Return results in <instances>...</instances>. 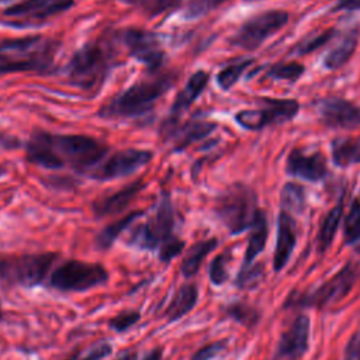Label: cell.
Wrapping results in <instances>:
<instances>
[{
  "instance_id": "3",
  "label": "cell",
  "mask_w": 360,
  "mask_h": 360,
  "mask_svg": "<svg viewBox=\"0 0 360 360\" xmlns=\"http://www.w3.org/2000/svg\"><path fill=\"white\" fill-rule=\"evenodd\" d=\"M259 211L256 194L243 184L231 186L215 204V214L231 233L250 229Z\"/></svg>"
},
{
  "instance_id": "8",
  "label": "cell",
  "mask_w": 360,
  "mask_h": 360,
  "mask_svg": "<svg viewBox=\"0 0 360 360\" xmlns=\"http://www.w3.org/2000/svg\"><path fill=\"white\" fill-rule=\"evenodd\" d=\"M288 21V14L283 10H270L248 20L231 38L235 46L246 51L259 48L269 37L280 31Z\"/></svg>"
},
{
  "instance_id": "18",
  "label": "cell",
  "mask_w": 360,
  "mask_h": 360,
  "mask_svg": "<svg viewBox=\"0 0 360 360\" xmlns=\"http://www.w3.org/2000/svg\"><path fill=\"white\" fill-rule=\"evenodd\" d=\"M142 188H143V181L136 180V181L125 186L124 188L97 200L93 204L94 215L98 218H103L107 215H114L117 212H121L125 207L129 205V202L135 198V195Z\"/></svg>"
},
{
  "instance_id": "16",
  "label": "cell",
  "mask_w": 360,
  "mask_h": 360,
  "mask_svg": "<svg viewBox=\"0 0 360 360\" xmlns=\"http://www.w3.org/2000/svg\"><path fill=\"white\" fill-rule=\"evenodd\" d=\"M73 0H24L6 8L4 14L8 17H24L42 20L72 7Z\"/></svg>"
},
{
  "instance_id": "6",
  "label": "cell",
  "mask_w": 360,
  "mask_h": 360,
  "mask_svg": "<svg viewBox=\"0 0 360 360\" xmlns=\"http://www.w3.org/2000/svg\"><path fill=\"white\" fill-rule=\"evenodd\" d=\"M51 142L62 165L79 170H93L107 153L103 143L86 135H51Z\"/></svg>"
},
{
  "instance_id": "36",
  "label": "cell",
  "mask_w": 360,
  "mask_h": 360,
  "mask_svg": "<svg viewBox=\"0 0 360 360\" xmlns=\"http://www.w3.org/2000/svg\"><path fill=\"white\" fill-rule=\"evenodd\" d=\"M111 352H112V346L108 342H98L90 346L89 349H86L84 352L76 350L65 360H103L104 357L110 356Z\"/></svg>"
},
{
  "instance_id": "47",
  "label": "cell",
  "mask_w": 360,
  "mask_h": 360,
  "mask_svg": "<svg viewBox=\"0 0 360 360\" xmlns=\"http://www.w3.org/2000/svg\"><path fill=\"white\" fill-rule=\"evenodd\" d=\"M138 353L135 350H124L114 360H136Z\"/></svg>"
},
{
  "instance_id": "30",
  "label": "cell",
  "mask_w": 360,
  "mask_h": 360,
  "mask_svg": "<svg viewBox=\"0 0 360 360\" xmlns=\"http://www.w3.org/2000/svg\"><path fill=\"white\" fill-rule=\"evenodd\" d=\"M224 312L228 318H232L233 321L245 325L246 328L256 325V322L259 321V312L245 302H232L225 307Z\"/></svg>"
},
{
  "instance_id": "41",
  "label": "cell",
  "mask_w": 360,
  "mask_h": 360,
  "mask_svg": "<svg viewBox=\"0 0 360 360\" xmlns=\"http://www.w3.org/2000/svg\"><path fill=\"white\" fill-rule=\"evenodd\" d=\"M183 249L184 242L177 236H172L159 248V259L163 263H169L172 259L179 256L183 252Z\"/></svg>"
},
{
  "instance_id": "32",
  "label": "cell",
  "mask_w": 360,
  "mask_h": 360,
  "mask_svg": "<svg viewBox=\"0 0 360 360\" xmlns=\"http://www.w3.org/2000/svg\"><path fill=\"white\" fill-rule=\"evenodd\" d=\"M335 35V30H325V31H321V32H316V34H312L307 38H304L302 41H300L295 46H294V53L297 55H305V53H309L321 46H323L332 37Z\"/></svg>"
},
{
  "instance_id": "52",
  "label": "cell",
  "mask_w": 360,
  "mask_h": 360,
  "mask_svg": "<svg viewBox=\"0 0 360 360\" xmlns=\"http://www.w3.org/2000/svg\"><path fill=\"white\" fill-rule=\"evenodd\" d=\"M357 252H359V253H360V246H359V249H357Z\"/></svg>"
},
{
  "instance_id": "14",
  "label": "cell",
  "mask_w": 360,
  "mask_h": 360,
  "mask_svg": "<svg viewBox=\"0 0 360 360\" xmlns=\"http://www.w3.org/2000/svg\"><path fill=\"white\" fill-rule=\"evenodd\" d=\"M124 39L129 48V52L149 68H156L162 63L163 52L152 32L143 30H128Z\"/></svg>"
},
{
  "instance_id": "29",
  "label": "cell",
  "mask_w": 360,
  "mask_h": 360,
  "mask_svg": "<svg viewBox=\"0 0 360 360\" xmlns=\"http://www.w3.org/2000/svg\"><path fill=\"white\" fill-rule=\"evenodd\" d=\"M305 205L304 188L297 183H287L281 190V207L288 214H301Z\"/></svg>"
},
{
  "instance_id": "25",
  "label": "cell",
  "mask_w": 360,
  "mask_h": 360,
  "mask_svg": "<svg viewBox=\"0 0 360 360\" xmlns=\"http://www.w3.org/2000/svg\"><path fill=\"white\" fill-rule=\"evenodd\" d=\"M332 159L338 166H349L360 163V139L359 138H336L332 142Z\"/></svg>"
},
{
  "instance_id": "49",
  "label": "cell",
  "mask_w": 360,
  "mask_h": 360,
  "mask_svg": "<svg viewBox=\"0 0 360 360\" xmlns=\"http://www.w3.org/2000/svg\"><path fill=\"white\" fill-rule=\"evenodd\" d=\"M124 3H127V4H132V3H136L138 0H122Z\"/></svg>"
},
{
  "instance_id": "17",
  "label": "cell",
  "mask_w": 360,
  "mask_h": 360,
  "mask_svg": "<svg viewBox=\"0 0 360 360\" xmlns=\"http://www.w3.org/2000/svg\"><path fill=\"white\" fill-rule=\"evenodd\" d=\"M297 243V228L292 217L281 211L278 215V226H277V240H276V250L273 266L276 271H280L287 262L295 248Z\"/></svg>"
},
{
  "instance_id": "15",
  "label": "cell",
  "mask_w": 360,
  "mask_h": 360,
  "mask_svg": "<svg viewBox=\"0 0 360 360\" xmlns=\"http://www.w3.org/2000/svg\"><path fill=\"white\" fill-rule=\"evenodd\" d=\"M285 169L291 176H297L308 181H319L328 172L325 158L321 153L305 155L297 149L291 150L288 155Z\"/></svg>"
},
{
  "instance_id": "27",
  "label": "cell",
  "mask_w": 360,
  "mask_h": 360,
  "mask_svg": "<svg viewBox=\"0 0 360 360\" xmlns=\"http://www.w3.org/2000/svg\"><path fill=\"white\" fill-rule=\"evenodd\" d=\"M141 215H142L141 211H134V212L122 217L121 219L107 225L104 229H101L97 233V236H96V246L98 249H101V250L108 249L115 242V239Z\"/></svg>"
},
{
  "instance_id": "2",
  "label": "cell",
  "mask_w": 360,
  "mask_h": 360,
  "mask_svg": "<svg viewBox=\"0 0 360 360\" xmlns=\"http://www.w3.org/2000/svg\"><path fill=\"white\" fill-rule=\"evenodd\" d=\"M53 252L0 256V284L4 287H34L44 281L56 262Z\"/></svg>"
},
{
  "instance_id": "50",
  "label": "cell",
  "mask_w": 360,
  "mask_h": 360,
  "mask_svg": "<svg viewBox=\"0 0 360 360\" xmlns=\"http://www.w3.org/2000/svg\"><path fill=\"white\" fill-rule=\"evenodd\" d=\"M1 3H8V1H11V0H0Z\"/></svg>"
},
{
  "instance_id": "35",
  "label": "cell",
  "mask_w": 360,
  "mask_h": 360,
  "mask_svg": "<svg viewBox=\"0 0 360 360\" xmlns=\"http://www.w3.org/2000/svg\"><path fill=\"white\" fill-rule=\"evenodd\" d=\"M252 63V60H242V62H236V63H232V65H228L226 68H224L219 73H218V84L222 87V89H231L236 82L238 79L242 76L243 70Z\"/></svg>"
},
{
  "instance_id": "38",
  "label": "cell",
  "mask_w": 360,
  "mask_h": 360,
  "mask_svg": "<svg viewBox=\"0 0 360 360\" xmlns=\"http://www.w3.org/2000/svg\"><path fill=\"white\" fill-rule=\"evenodd\" d=\"M141 319V312L139 311H135V309H125V311H121L118 312L117 315H114L112 318L108 319V326L121 333V332H125L128 330L129 328H132L138 321Z\"/></svg>"
},
{
  "instance_id": "34",
  "label": "cell",
  "mask_w": 360,
  "mask_h": 360,
  "mask_svg": "<svg viewBox=\"0 0 360 360\" xmlns=\"http://www.w3.org/2000/svg\"><path fill=\"white\" fill-rule=\"evenodd\" d=\"M304 73V66L297 62H288V63H277L269 70V76L277 80H288L295 82L298 80Z\"/></svg>"
},
{
  "instance_id": "33",
  "label": "cell",
  "mask_w": 360,
  "mask_h": 360,
  "mask_svg": "<svg viewBox=\"0 0 360 360\" xmlns=\"http://www.w3.org/2000/svg\"><path fill=\"white\" fill-rule=\"evenodd\" d=\"M214 128H215V125L211 124V122H193V124H190L181 132L179 148L181 149L184 146H188L194 141L205 138L207 135H210L214 131Z\"/></svg>"
},
{
  "instance_id": "24",
  "label": "cell",
  "mask_w": 360,
  "mask_h": 360,
  "mask_svg": "<svg viewBox=\"0 0 360 360\" xmlns=\"http://www.w3.org/2000/svg\"><path fill=\"white\" fill-rule=\"evenodd\" d=\"M267 240V221L263 211H259L255 224L250 228V236L248 242V248L243 257L242 267H249L253 259L264 249Z\"/></svg>"
},
{
  "instance_id": "20",
  "label": "cell",
  "mask_w": 360,
  "mask_h": 360,
  "mask_svg": "<svg viewBox=\"0 0 360 360\" xmlns=\"http://www.w3.org/2000/svg\"><path fill=\"white\" fill-rule=\"evenodd\" d=\"M198 300V287L193 281L183 283L176 292L173 294L172 300L166 305L163 315L169 322H174L181 319L184 315H187L197 304Z\"/></svg>"
},
{
  "instance_id": "42",
  "label": "cell",
  "mask_w": 360,
  "mask_h": 360,
  "mask_svg": "<svg viewBox=\"0 0 360 360\" xmlns=\"http://www.w3.org/2000/svg\"><path fill=\"white\" fill-rule=\"evenodd\" d=\"M225 345L226 342L225 340H215V342H211L205 346H202L201 349H198L190 360H211L214 357H217L224 349H225Z\"/></svg>"
},
{
  "instance_id": "48",
  "label": "cell",
  "mask_w": 360,
  "mask_h": 360,
  "mask_svg": "<svg viewBox=\"0 0 360 360\" xmlns=\"http://www.w3.org/2000/svg\"><path fill=\"white\" fill-rule=\"evenodd\" d=\"M3 318H4V314H3V308H1V302H0V322L3 321Z\"/></svg>"
},
{
  "instance_id": "45",
  "label": "cell",
  "mask_w": 360,
  "mask_h": 360,
  "mask_svg": "<svg viewBox=\"0 0 360 360\" xmlns=\"http://www.w3.org/2000/svg\"><path fill=\"white\" fill-rule=\"evenodd\" d=\"M360 10V0H339L332 11H356Z\"/></svg>"
},
{
  "instance_id": "21",
  "label": "cell",
  "mask_w": 360,
  "mask_h": 360,
  "mask_svg": "<svg viewBox=\"0 0 360 360\" xmlns=\"http://www.w3.org/2000/svg\"><path fill=\"white\" fill-rule=\"evenodd\" d=\"M262 101L264 103V108L242 110L235 115L236 122L249 131H257L267 125L278 124V118L274 108L266 101V98H262Z\"/></svg>"
},
{
  "instance_id": "13",
  "label": "cell",
  "mask_w": 360,
  "mask_h": 360,
  "mask_svg": "<svg viewBox=\"0 0 360 360\" xmlns=\"http://www.w3.org/2000/svg\"><path fill=\"white\" fill-rule=\"evenodd\" d=\"M321 120L330 128L353 129L360 125V108L345 98L332 97L319 104Z\"/></svg>"
},
{
  "instance_id": "5",
  "label": "cell",
  "mask_w": 360,
  "mask_h": 360,
  "mask_svg": "<svg viewBox=\"0 0 360 360\" xmlns=\"http://www.w3.org/2000/svg\"><path fill=\"white\" fill-rule=\"evenodd\" d=\"M108 281V270L100 263L65 260L49 277V287L62 292H83Z\"/></svg>"
},
{
  "instance_id": "9",
  "label": "cell",
  "mask_w": 360,
  "mask_h": 360,
  "mask_svg": "<svg viewBox=\"0 0 360 360\" xmlns=\"http://www.w3.org/2000/svg\"><path fill=\"white\" fill-rule=\"evenodd\" d=\"M108 55L97 44H87L80 48L69 62L72 82L84 89L94 87L105 75Z\"/></svg>"
},
{
  "instance_id": "19",
  "label": "cell",
  "mask_w": 360,
  "mask_h": 360,
  "mask_svg": "<svg viewBox=\"0 0 360 360\" xmlns=\"http://www.w3.org/2000/svg\"><path fill=\"white\" fill-rule=\"evenodd\" d=\"M27 158L30 162L46 169H59L63 166L53 150L51 134L46 132H37L31 136L27 145Z\"/></svg>"
},
{
  "instance_id": "7",
  "label": "cell",
  "mask_w": 360,
  "mask_h": 360,
  "mask_svg": "<svg viewBox=\"0 0 360 360\" xmlns=\"http://www.w3.org/2000/svg\"><path fill=\"white\" fill-rule=\"evenodd\" d=\"M173 226H174L173 207H172L170 198L165 195L162 197L152 217L132 231L129 236V245L142 250L159 249L167 239L174 236Z\"/></svg>"
},
{
  "instance_id": "51",
  "label": "cell",
  "mask_w": 360,
  "mask_h": 360,
  "mask_svg": "<svg viewBox=\"0 0 360 360\" xmlns=\"http://www.w3.org/2000/svg\"><path fill=\"white\" fill-rule=\"evenodd\" d=\"M3 172H4V170H3V169H1V167H0V176H1V174H3Z\"/></svg>"
},
{
  "instance_id": "11",
  "label": "cell",
  "mask_w": 360,
  "mask_h": 360,
  "mask_svg": "<svg viewBox=\"0 0 360 360\" xmlns=\"http://www.w3.org/2000/svg\"><path fill=\"white\" fill-rule=\"evenodd\" d=\"M152 159L150 150L125 149L101 160L93 170L91 176L98 180H111L122 177L143 167Z\"/></svg>"
},
{
  "instance_id": "28",
  "label": "cell",
  "mask_w": 360,
  "mask_h": 360,
  "mask_svg": "<svg viewBox=\"0 0 360 360\" xmlns=\"http://www.w3.org/2000/svg\"><path fill=\"white\" fill-rule=\"evenodd\" d=\"M342 214H343V204H342V200L326 214L322 225H321V229H319V233H318V238H316V243H318V249L321 252L326 250L329 248V245L332 243L333 238H335V233L338 231V226H339V222L342 219Z\"/></svg>"
},
{
  "instance_id": "1",
  "label": "cell",
  "mask_w": 360,
  "mask_h": 360,
  "mask_svg": "<svg viewBox=\"0 0 360 360\" xmlns=\"http://www.w3.org/2000/svg\"><path fill=\"white\" fill-rule=\"evenodd\" d=\"M53 48L41 37L0 42V73L44 72L52 63Z\"/></svg>"
},
{
  "instance_id": "12",
  "label": "cell",
  "mask_w": 360,
  "mask_h": 360,
  "mask_svg": "<svg viewBox=\"0 0 360 360\" xmlns=\"http://www.w3.org/2000/svg\"><path fill=\"white\" fill-rule=\"evenodd\" d=\"M309 318L298 315L287 330L283 332L276 347L274 360H298L308 349Z\"/></svg>"
},
{
  "instance_id": "39",
  "label": "cell",
  "mask_w": 360,
  "mask_h": 360,
  "mask_svg": "<svg viewBox=\"0 0 360 360\" xmlns=\"http://www.w3.org/2000/svg\"><path fill=\"white\" fill-rule=\"evenodd\" d=\"M263 274V266L262 264H250L249 267H240L239 274L236 277V285L239 288H249L259 283L260 277Z\"/></svg>"
},
{
  "instance_id": "43",
  "label": "cell",
  "mask_w": 360,
  "mask_h": 360,
  "mask_svg": "<svg viewBox=\"0 0 360 360\" xmlns=\"http://www.w3.org/2000/svg\"><path fill=\"white\" fill-rule=\"evenodd\" d=\"M179 3L180 0H145V10L149 15H156L177 6Z\"/></svg>"
},
{
  "instance_id": "4",
  "label": "cell",
  "mask_w": 360,
  "mask_h": 360,
  "mask_svg": "<svg viewBox=\"0 0 360 360\" xmlns=\"http://www.w3.org/2000/svg\"><path fill=\"white\" fill-rule=\"evenodd\" d=\"M169 87L170 80L166 77L136 83L105 104L100 114L105 118H124L143 114L152 108L153 103Z\"/></svg>"
},
{
  "instance_id": "40",
  "label": "cell",
  "mask_w": 360,
  "mask_h": 360,
  "mask_svg": "<svg viewBox=\"0 0 360 360\" xmlns=\"http://www.w3.org/2000/svg\"><path fill=\"white\" fill-rule=\"evenodd\" d=\"M225 0H190L186 7V17L194 18V17H201L211 11L212 8L218 7L222 4Z\"/></svg>"
},
{
  "instance_id": "10",
  "label": "cell",
  "mask_w": 360,
  "mask_h": 360,
  "mask_svg": "<svg viewBox=\"0 0 360 360\" xmlns=\"http://www.w3.org/2000/svg\"><path fill=\"white\" fill-rule=\"evenodd\" d=\"M357 280V269L354 264L347 263L339 273L332 278L321 284L311 292L302 294L300 297H291L292 302L304 307H326L342 300L350 292Z\"/></svg>"
},
{
  "instance_id": "46",
  "label": "cell",
  "mask_w": 360,
  "mask_h": 360,
  "mask_svg": "<svg viewBox=\"0 0 360 360\" xmlns=\"http://www.w3.org/2000/svg\"><path fill=\"white\" fill-rule=\"evenodd\" d=\"M163 357V350L160 347H156L153 350H150L149 353H146L142 360H162Z\"/></svg>"
},
{
  "instance_id": "26",
  "label": "cell",
  "mask_w": 360,
  "mask_h": 360,
  "mask_svg": "<svg viewBox=\"0 0 360 360\" xmlns=\"http://www.w3.org/2000/svg\"><path fill=\"white\" fill-rule=\"evenodd\" d=\"M208 83V73L204 70H198L195 72L187 82V84L184 86V89L179 93L174 104H173V110L174 111H181L184 108H187L190 104L194 103V100L201 94V91L205 89Z\"/></svg>"
},
{
  "instance_id": "44",
  "label": "cell",
  "mask_w": 360,
  "mask_h": 360,
  "mask_svg": "<svg viewBox=\"0 0 360 360\" xmlns=\"http://www.w3.org/2000/svg\"><path fill=\"white\" fill-rule=\"evenodd\" d=\"M345 360H360V330L350 338L345 350Z\"/></svg>"
},
{
  "instance_id": "31",
  "label": "cell",
  "mask_w": 360,
  "mask_h": 360,
  "mask_svg": "<svg viewBox=\"0 0 360 360\" xmlns=\"http://www.w3.org/2000/svg\"><path fill=\"white\" fill-rule=\"evenodd\" d=\"M343 236H345V242L349 245L356 243L360 239V202H359V200H353L349 214L345 218Z\"/></svg>"
},
{
  "instance_id": "37",
  "label": "cell",
  "mask_w": 360,
  "mask_h": 360,
  "mask_svg": "<svg viewBox=\"0 0 360 360\" xmlns=\"http://www.w3.org/2000/svg\"><path fill=\"white\" fill-rule=\"evenodd\" d=\"M228 260H229L228 253H221V255L215 256L212 259V262L210 263L208 276L214 285H222L228 280V277H229Z\"/></svg>"
},
{
  "instance_id": "23",
  "label": "cell",
  "mask_w": 360,
  "mask_h": 360,
  "mask_svg": "<svg viewBox=\"0 0 360 360\" xmlns=\"http://www.w3.org/2000/svg\"><path fill=\"white\" fill-rule=\"evenodd\" d=\"M218 240L217 239H205V240H200L197 243H194L191 248H188V250L186 252L181 264H180V270L183 277L186 278H191L194 277L200 267L202 260L205 259V256L215 249Z\"/></svg>"
},
{
  "instance_id": "22",
  "label": "cell",
  "mask_w": 360,
  "mask_h": 360,
  "mask_svg": "<svg viewBox=\"0 0 360 360\" xmlns=\"http://www.w3.org/2000/svg\"><path fill=\"white\" fill-rule=\"evenodd\" d=\"M359 42V30L353 28L330 49V52L323 58V66L326 69H338L343 66L349 58L353 55Z\"/></svg>"
}]
</instances>
